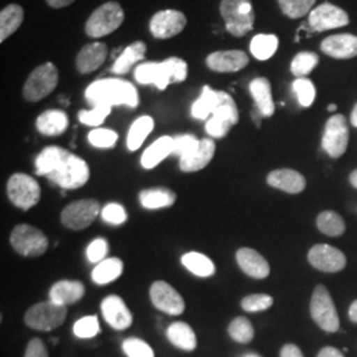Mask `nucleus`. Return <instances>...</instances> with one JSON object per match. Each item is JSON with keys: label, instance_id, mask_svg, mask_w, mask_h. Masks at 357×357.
Wrapping results in <instances>:
<instances>
[{"label": "nucleus", "instance_id": "nucleus-1", "mask_svg": "<svg viewBox=\"0 0 357 357\" xmlns=\"http://www.w3.org/2000/svg\"><path fill=\"white\" fill-rule=\"evenodd\" d=\"M36 174L50 178L53 184L64 190H77L84 187L90 178L88 163L59 146H48L38 153Z\"/></svg>", "mask_w": 357, "mask_h": 357}, {"label": "nucleus", "instance_id": "nucleus-2", "mask_svg": "<svg viewBox=\"0 0 357 357\" xmlns=\"http://www.w3.org/2000/svg\"><path fill=\"white\" fill-rule=\"evenodd\" d=\"M86 101L93 106H122L137 107L139 96L137 88L126 79L121 78H102L97 79L85 90Z\"/></svg>", "mask_w": 357, "mask_h": 357}, {"label": "nucleus", "instance_id": "nucleus-3", "mask_svg": "<svg viewBox=\"0 0 357 357\" xmlns=\"http://www.w3.org/2000/svg\"><path fill=\"white\" fill-rule=\"evenodd\" d=\"M134 77L141 85H155L159 90H166L169 84L187 79L188 64L178 57H169L162 63H142L135 68Z\"/></svg>", "mask_w": 357, "mask_h": 357}, {"label": "nucleus", "instance_id": "nucleus-4", "mask_svg": "<svg viewBox=\"0 0 357 357\" xmlns=\"http://www.w3.org/2000/svg\"><path fill=\"white\" fill-rule=\"evenodd\" d=\"M220 13L231 36L243 38L255 26V15L252 0H221Z\"/></svg>", "mask_w": 357, "mask_h": 357}, {"label": "nucleus", "instance_id": "nucleus-5", "mask_svg": "<svg viewBox=\"0 0 357 357\" xmlns=\"http://www.w3.org/2000/svg\"><path fill=\"white\" fill-rule=\"evenodd\" d=\"M125 20V13L118 1H107L91 13L85 24V33L93 38H101L113 33Z\"/></svg>", "mask_w": 357, "mask_h": 357}, {"label": "nucleus", "instance_id": "nucleus-6", "mask_svg": "<svg viewBox=\"0 0 357 357\" xmlns=\"http://www.w3.org/2000/svg\"><path fill=\"white\" fill-rule=\"evenodd\" d=\"M59 69L52 63L38 65L26 78L23 97L28 102H38L48 97L59 84Z\"/></svg>", "mask_w": 357, "mask_h": 357}, {"label": "nucleus", "instance_id": "nucleus-7", "mask_svg": "<svg viewBox=\"0 0 357 357\" xmlns=\"http://www.w3.org/2000/svg\"><path fill=\"white\" fill-rule=\"evenodd\" d=\"M311 318L319 326L323 331L333 333L339 331L340 320L336 311V306L332 301L330 291L326 286L318 284L311 296L310 303Z\"/></svg>", "mask_w": 357, "mask_h": 357}, {"label": "nucleus", "instance_id": "nucleus-8", "mask_svg": "<svg viewBox=\"0 0 357 357\" xmlns=\"http://www.w3.org/2000/svg\"><path fill=\"white\" fill-rule=\"evenodd\" d=\"M68 315L66 307L60 306L52 301L40 302L31 307L26 312V326L36 331H52L60 327Z\"/></svg>", "mask_w": 357, "mask_h": 357}, {"label": "nucleus", "instance_id": "nucleus-9", "mask_svg": "<svg viewBox=\"0 0 357 357\" xmlns=\"http://www.w3.org/2000/svg\"><path fill=\"white\" fill-rule=\"evenodd\" d=\"M10 243L15 252L24 257H40L48 249L47 236L29 224H20L15 227Z\"/></svg>", "mask_w": 357, "mask_h": 357}, {"label": "nucleus", "instance_id": "nucleus-10", "mask_svg": "<svg viewBox=\"0 0 357 357\" xmlns=\"http://www.w3.org/2000/svg\"><path fill=\"white\" fill-rule=\"evenodd\" d=\"M7 195L15 206L31 209L38 204L41 190L38 181L26 174H13L7 183Z\"/></svg>", "mask_w": 357, "mask_h": 357}, {"label": "nucleus", "instance_id": "nucleus-11", "mask_svg": "<svg viewBox=\"0 0 357 357\" xmlns=\"http://www.w3.org/2000/svg\"><path fill=\"white\" fill-rule=\"evenodd\" d=\"M349 142V128L344 115L335 114L327 121L321 147L333 159H339L344 155Z\"/></svg>", "mask_w": 357, "mask_h": 357}, {"label": "nucleus", "instance_id": "nucleus-12", "mask_svg": "<svg viewBox=\"0 0 357 357\" xmlns=\"http://www.w3.org/2000/svg\"><path fill=\"white\" fill-rule=\"evenodd\" d=\"M101 205L94 199H84L65 206L61 222L65 228L73 230L86 229L101 213Z\"/></svg>", "mask_w": 357, "mask_h": 357}, {"label": "nucleus", "instance_id": "nucleus-13", "mask_svg": "<svg viewBox=\"0 0 357 357\" xmlns=\"http://www.w3.org/2000/svg\"><path fill=\"white\" fill-rule=\"evenodd\" d=\"M349 24V16L343 8L326 1L308 15V26L314 32H324Z\"/></svg>", "mask_w": 357, "mask_h": 357}, {"label": "nucleus", "instance_id": "nucleus-14", "mask_svg": "<svg viewBox=\"0 0 357 357\" xmlns=\"http://www.w3.org/2000/svg\"><path fill=\"white\" fill-rule=\"evenodd\" d=\"M307 258L310 265L321 273H337L347 265L344 253L328 243L314 245L310 249Z\"/></svg>", "mask_w": 357, "mask_h": 357}, {"label": "nucleus", "instance_id": "nucleus-15", "mask_svg": "<svg viewBox=\"0 0 357 357\" xmlns=\"http://www.w3.org/2000/svg\"><path fill=\"white\" fill-rule=\"evenodd\" d=\"M187 26L185 15L176 10H163L155 13L150 22V31L153 38L167 40L174 38Z\"/></svg>", "mask_w": 357, "mask_h": 357}, {"label": "nucleus", "instance_id": "nucleus-16", "mask_svg": "<svg viewBox=\"0 0 357 357\" xmlns=\"http://www.w3.org/2000/svg\"><path fill=\"white\" fill-rule=\"evenodd\" d=\"M150 298L153 306L168 315H181L185 310L181 295L167 282H153L150 289Z\"/></svg>", "mask_w": 357, "mask_h": 357}, {"label": "nucleus", "instance_id": "nucleus-17", "mask_svg": "<svg viewBox=\"0 0 357 357\" xmlns=\"http://www.w3.org/2000/svg\"><path fill=\"white\" fill-rule=\"evenodd\" d=\"M206 66L217 73L240 72L249 64L248 54L240 50L217 51L206 57Z\"/></svg>", "mask_w": 357, "mask_h": 357}, {"label": "nucleus", "instance_id": "nucleus-18", "mask_svg": "<svg viewBox=\"0 0 357 357\" xmlns=\"http://www.w3.org/2000/svg\"><path fill=\"white\" fill-rule=\"evenodd\" d=\"M103 319L114 330L123 331L132 324V314L130 312L125 301L118 295L106 296L101 303Z\"/></svg>", "mask_w": 357, "mask_h": 357}, {"label": "nucleus", "instance_id": "nucleus-19", "mask_svg": "<svg viewBox=\"0 0 357 357\" xmlns=\"http://www.w3.org/2000/svg\"><path fill=\"white\" fill-rule=\"evenodd\" d=\"M320 51L332 59H354L357 56V36L351 33L332 35L321 41Z\"/></svg>", "mask_w": 357, "mask_h": 357}, {"label": "nucleus", "instance_id": "nucleus-20", "mask_svg": "<svg viewBox=\"0 0 357 357\" xmlns=\"http://www.w3.org/2000/svg\"><path fill=\"white\" fill-rule=\"evenodd\" d=\"M107 54H109V50L106 44L100 41L86 44L77 54L76 68L78 73L89 75L96 72L106 61Z\"/></svg>", "mask_w": 357, "mask_h": 357}, {"label": "nucleus", "instance_id": "nucleus-21", "mask_svg": "<svg viewBox=\"0 0 357 357\" xmlns=\"http://www.w3.org/2000/svg\"><path fill=\"white\" fill-rule=\"evenodd\" d=\"M236 259L243 273L255 280H265L270 274V265L264 255L250 248H241L236 253Z\"/></svg>", "mask_w": 357, "mask_h": 357}, {"label": "nucleus", "instance_id": "nucleus-22", "mask_svg": "<svg viewBox=\"0 0 357 357\" xmlns=\"http://www.w3.org/2000/svg\"><path fill=\"white\" fill-rule=\"evenodd\" d=\"M268 184L273 188L296 195L306 188V178L291 168H281L268 174Z\"/></svg>", "mask_w": 357, "mask_h": 357}, {"label": "nucleus", "instance_id": "nucleus-23", "mask_svg": "<svg viewBox=\"0 0 357 357\" xmlns=\"http://www.w3.org/2000/svg\"><path fill=\"white\" fill-rule=\"evenodd\" d=\"M216 153V144L211 138L200 139L199 149L187 158L178 160V167L183 172H197L211 163Z\"/></svg>", "mask_w": 357, "mask_h": 357}, {"label": "nucleus", "instance_id": "nucleus-24", "mask_svg": "<svg viewBox=\"0 0 357 357\" xmlns=\"http://www.w3.org/2000/svg\"><path fill=\"white\" fill-rule=\"evenodd\" d=\"M85 295V286L79 281H60L54 283L50 290V301L68 307L77 303Z\"/></svg>", "mask_w": 357, "mask_h": 357}, {"label": "nucleus", "instance_id": "nucleus-25", "mask_svg": "<svg viewBox=\"0 0 357 357\" xmlns=\"http://www.w3.org/2000/svg\"><path fill=\"white\" fill-rule=\"evenodd\" d=\"M249 90L252 93V97L255 100V109L261 113L262 116H271L275 112V105L273 101V91H271V84L268 78L258 77L255 78L250 85Z\"/></svg>", "mask_w": 357, "mask_h": 357}, {"label": "nucleus", "instance_id": "nucleus-26", "mask_svg": "<svg viewBox=\"0 0 357 357\" xmlns=\"http://www.w3.org/2000/svg\"><path fill=\"white\" fill-rule=\"evenodd\" d=\"M227 94V91L213 90L211 86H204L199 100H196L192 105V116L196 119H206L209 115L215 113V110L222 103Z\"/></svg>", "mask_w": 357, "mask_h": 357}, {"label": "nucleus", "instance_id": "nucleus-27", "mask_svg": "<svg viewBox=\"0 0 357 357\" xmlns=\"http://www.w3.org/2000/svg\"><path fill=\"white\" fill-rule=\"evenodd\" d=\"M69 126V118L63 110H47L38 115L36 128L38 132L47 137H57L66 131Z\"/></svg>", "mask_w": 357, "mask_h": 357}, {"label": "nucleus", "instance_id": "nucleus-28", "mask_svg": "<svg viewBox=\"0 0 357 357\" xmlns=\"http://www.w3.org/2000/svg\"><path fill=\"white\" fill-rule=\"evenodd\" d=\"M146 51H147V47L143 41H135L131 45H128V48H125L115 60L114 65L112 68L113 73L119 76L128 75L134 65L144 60Z\"/></svg>", "mask_w": 357, "mask_h": 357}, {"label": "nucleus", "instance_id": "nucleus-29", "mask_svg": "<svg viewBox=\"0 0 357 357\" xmlns=\"http://www.w3.org/2000/svg\"><path fill=\"white\" fill-rule=\"evenodd\" d=\"M174 151V138L172 137H160L159 139L153 142L151 146L146 149L142 155L141 163L143 168L151 169L163 162L168 155Z\"/></svg>", "mask_w": 357, "mask_h": 357}, {"label": "nucleus", "instance_id": "nucleus-30", "mask_svg": "<svg viewBox=\"0 0 357 357\" xmlns=\"http://www.w3.org/2000/svg\"><path fill=\"white\" fill-rule=\"evenodd\" d=\"M24 20V10L19 4H10L0 13V43H4L20 28Z\"/></svg>", "mask_w": 357, "mask_h": 357}, {"label": "nucleus", "instance_id": "nucleus-31", "mask_svg": "<svg viewBox=\"0 0 357 357\" xmlns=\"http://www.w3.org/2000/svg\"><path fill=\"white\" fill-rule=\"evenodd\" d=\"M167 337L175 347L187 352L195 351L197 347V339L191 326L183 321L172 323L167 330Z\"/></svg>", "mask_w": 357, "mask_h": 357}, {"label": "nucleus", "instance_id": "nucleus-32", "mask_svg": "<svg viewBox=\"0 0 357 357\" xmlns=\"http://www.w3.org/2000/svg\"><path fill=\"white\" fill-rule=\"evenodd\" d=\"M123 273V262L119 258H106L91 271V280L97 284H107L118 280Z\"/></svg>", "mask_w": 357, "mask_h": 357}, {"label": "nucleus", "instance_id": "nucleus-33", "mask_svg": "<svg viewBox=\"0 0 357 357\" xmlns=\"http://www.w3.org/2000/svg\"><path fill=\"white\" fill-rule=\"evenodd\" d=\"M139 202L146 209H159L175 204L176 195L168 188H150L139 193Z\"/></svg>", "mask_w": 357, "mask_h": 357}, {"label": "nucleus", "instance_id": "nucleus-34", "mask_svg": "<svg viewBox=\"0 0 357 357\" xmlns=\"http://www.w3.org/2000/svg\"><path fill=\"white\" fill-rule=\"evenodd\" d=\"M155 126L153 118L150 115L139 116L128 130V149L130 151H137L146 138L151 134Z\"/></svg>", "mask_w": 357, "mask_h": 357}, {"label": "nucleus", "instance_id": "nucleus-35", "mask_svg": "<svg viewBox=\"0 0 357 357\" xmlns=\"http://www.w3.org/2000/svg\"><path fill=\"white\" fill-rule=\"evenodd\" d=\"M181 264L191 271L192 274L200 277V278H206L215 274L216 268L209 257H206L197 252H191L181 257Z\"/></svg>", "mask_w": 357, "mask_h": 357}, {"label": "nucleus", "instance_id": "nucleus-36", "mask_svg": "<svg viewBox=\"0 0 357 357\" xmlns=\"http://www.w3.org/2000/svg\"><path fill=\"white\" fill-rule=\"evenodd\" d=\"M280 40L275 35H257L250 41V52L257 60L266 61L271 59L278 50Z\"/></svg>", "mask_w": 357, "mask_h": 357}, {"label": "nucleus", "instance_id": "nucleus-37", "mask_svg": "<svg viewBox=\"0 0 357 357\" xmlns=\"http://www.w3.org/2000/svg\"><path fill=\"white\" fill-rule=\"evenodd\" d=\"M318 229L330 237H340L345 231V222L343 217L333 211H324L317 218Z\"/></svg>", "mask_w": 357, "mask_h": 357}, {"label": "nucleus", "instance_id": "nucleus-38", "mask_svg": "<svg viewBox=\"0 0 357 357\" xmlns=\"http://www.w3.org/2000/svg\"><path fill=\"white\" fill-rule=\"evenodd\" d=\"M319 64V56L314 52H299L291 61V73L298 78L310 75Z\"/></svg>", "mask_w": 357, "mask_h": 357}, {"label": "nucleus", "instance_id": "nucleus-39", "mask_svg": "<svg viewBox=\"0 0 357 357\" xmlns=\"http://www.w3.org/2000/svg\"><path fill=\"white\" fill-rule=\"evenodd\" d=\"M228 333L234 342L246 344L253 340L255 328H253V324L250 323V320L246 319L243 317H238L230 321Z\"/></svg>", "mask_w": 357, "mask_h": 357}, {"label": "nucleus", "instance_id": "nucleus-40", "mask_svg": "<svg viewBox=\"0 0 357 357\" xmlns=\"http://www.w3.org/2000/svg\"><path fill=\"white\" fill-rule=\"evenodd\" d=\"M317 0H278L282 13L290 19H301L314 10Z\"/></svg>", "mask_w": 357, "mask_h": 357}, {"label": "nucleus", "instance_id": "nucleus-41", "mask_svg": "<svg viewBox=\"0 0 357 357\" xmlns=\"http://www.w3.org/2000/svg\"><path fill=\"white\" fill-rule=\"evenodd\" d=\"M293 90L298 97V101L301 106L303 107H310L317 97V89L315 85L311 79L306 77L303 78H296L293 82Z\"/></svg>", "mask_w": 357, "mask_h": 357}, {"label": "nucleus", "instance_id": "nucleus-42", "mask_svg": "<svg viewBox=\"0 0 357 357\" xmlns=\"http://www.w3.org/2000/svg\"><path fill=\"white\" fill-rule=\"evenodd\" d=\"M110 113H112L110 106L98 105V106H94L91 110H81L78 113V121L86 126H101Z\"/></svg>", "mask_w": 357, "mask_h": 357}, {"label": "nucleus", "instance_id": "nucleus-43", "mask_svg": "<svg viewBox=\"0 0 357 357\" xmlns=\"http://www.w3.org/2000/svg\"><path fill=\"white\" fill-rule=\"evenodd\" d=\"M88 141L97 149H112L118 141V134L109 128H94L90 131Z\"/></svg>", "mask_w": 357, "mask_h": 357}, {"label": "nucleus", "instance_id": "nucleus-44", "mask_svg": "<svg viewBox=\"0 0 357 357\" xmlns=\"http://www.w3.org/2000/svg\"><path fill=\"white\" fill-rule=\"evenodd\" d=\"M200 146V141L191 134H183L174 138V151L172 153L178 156V159L187 158L195 153Z\"/></svg>", "mask_w": 357, "mask_h": 357}, {"label": "nucleus", "instance_id": "nucleus-45", "mask_svg": "<svg viewBox=\"0 0 357 357\" xmlns=\"http://www.w3.org/2000/svg\"><path fill=\"white\" fill-rule=\"evenodd\" d=\"M274 299L268 294H252L245 296L241 301V307L246 312H259L266 311L273 306Z\"/></svg>", "mask_w": 357, "mask_h": 357}, {"label": "nucleus", "instance_id": "nucleus-46", "mask_svg": "<svg viewBox=\"0 0 357 357\" xmlns=\"http://www.w3.org/2000/svg\"><path fill=\"white\" fill-rule=\"evenodd\" d=\"M73 332L79 339H91L100 333V323L96 315L84 317L77 320L73 326Z\"/></svg>", "mask_w": 357, "mask_h": 357}, {"label": "nucleus", "instance_id": "nucleus-47", "mask_svg": "<svg viewBox=\"0 0 357 357\" xmlns=\"http://www.w3.org/2000/svg\"><path fill=\"white\" fill-rule=\"evenodd\" d=\"M122 348L128 357H155L153 348L146 342L137 337L126 339L122 344Z\"/></svg>", "mask_w": 357, "mask_h": 357}, {"label": "nucleus", "instance_id": "nucleus-48", "mask_svg": "<svg viewBox=\"0 0 357 357\" xmlns=\"http://www.w3.org/2000/svg\"><path fill=\"white\" fill-rule=\"evenodd\" d=\"M233 126L234 125L228 119L220 118V116H216V115H212L206 121V123H205V131L208 132L209 137L218 139V138H224Z\"/></svg>", "mask_w": 357, "mask_h": 357}, {"label": "nucleus", "instance_id": "nucleus-49", "mask_svg": "<svg viewBox=\"0 0 357 357\" xmlns=\"http://www.w3.org/2000/svg\"><path fill=\"white\" fill-rule=\"evenodd\" d=\"M101 217L103 221L107 224H113V225H121L128 220V213L126 209L121 204L116 203H109L105 205L101 212Z\"/></svg>", "mask_w": 357, "mask_h": 357}, {"label": "nucleus", "instance_id": "nucleus-50", "mask_svg": "<svg viewBox=\"0 0 357 357\" xmlns=\"http://www.w3.org/2000/svg\"><path fill=\"white\" fill-rule=\"evenodd\" d=\"M109 252V245L105 238H96L91 241L86 249V257L90 262L100 264L105 259V257Z\"/></svg>", "mask_w": 357, "mask_h": 357}, {"label": "nucleus", "instance_id": "nucleus-51", "mask_svg": "<svg viewBox=\"0 0 357 357\" xmlns=\"http://www.w3.org/2000/svg\"><path fill=\"white\" fill-rule=\"evenodd\" d=\"M24 357H50L48 349L41 339H32L26 348Z\"/></svg>", "mask_w": 357, "mask_h": 357}, {"label": "nucleus", "instance_id": "nucleus-52", "mask_svg": "<svg viewBox=\"0 0 357 357\" xmlns=\"http://www.w3.org/2000/svg\"><path fill=\"white\" fill-rule=\"evenodd\" d=\"M281 357H305L301 348L295 344H286L281 349Z\"/></svg>", "mask_w": 357, "mask_h": 357}, {"label": "nucleus", "instance_id": "nucleus-53", "mask_svg": "<svg viewBox=\"0 0 357 357\" xmlns=\"http://www.w3.org/2000/svg\"><path fill=\"white\" fill-rule=\"evenodd\" d=\"M318 357H344V355L335 347H324L320 349Z\"/></svg>", "mask_w": 357, "mask_h": 357}, {"label": "nucleus", "instance_id": "nucleus-54", "mask_svg": "<svg viewBox=\"0 0 357 357\" xmlns=\"http://www.w3.org/2000/svg\"><path fill=\"white\" fill-rule=\"evenodd\" d=\"M76 0H47V3H48V6L52 7V8H64V7H68V6H70L72 3H75Z\"/></svg>", "mask_w": 357, "mask_h": 357}, {"label": "nucleus", "instance_id": "nucleus-55", "mask_svg": "<svg viewBox=\"0 0 357 357\" xmlns=\"http://www.w3.org/2000/svg\"><path fill=\"white\" fill-rule=\"evenodd\" d=\"M348 315H349V319L354 323L357 324V301H355L351 306H349V311H348Z\"/></svg>", "mask_w": 357, "mask_h": 357}, {"label": "nucleus", "instance_id": "nucleus-56", "mask_svg": "<svg viewBox=\"0 0 357 357\" xmlns=\"http://www.w3.org/2000/svg\"><path fill=\"white\" fill-rule=\"evenodd\" d=\"M351 123H352V126L357 128V103L355 105L352 113H351Z\"/></svg>", "mask_w": 357, "mask_h": 357}, {"label": "nucleus", "instance_id": "nucleus-57", "mask_svg": "<svg viewBox=\"0 0 357 357\" xmlns=\"http://www.w3.org/2000/svg\"><path fill=\"white\" fill-rule=\"evenodd\" d=\"M349 183L352 184V187H355L357 190V169L351 172V175H349Z\"/></svg>", "mask_w": 357, "mask_h": 357}, {"label": "nucleus", "instance_id": "nucleus-58", "mask_svg": "<svg viewBox=\"0 0 357 357\" xmlns=\"http://www.w3.org/2000/svg\"><path fill=\"white\" fill-rule=\"evenodd\" d=\"M336 109H337V106H336L335 103H331V105L328 106V109H327V110H328L330 113H332V112H336Z\"/></svg>", "mask_w": 357, "mask_h": 357}, {"label": "nucleus", "instance_id": "nucleus-59", "mask_svg": "<svg viewBox=\"0 0 357 357\" xmlns=\"http://www.w3.org/2000/svg\"><path fill=\"white\" fill-rule=\"evenodd\" d=\"M245 357H259V356H257V355H248V356H245Z\"/></svg>", "mask_w": 357, "mask_h": 357}]
</instances>
